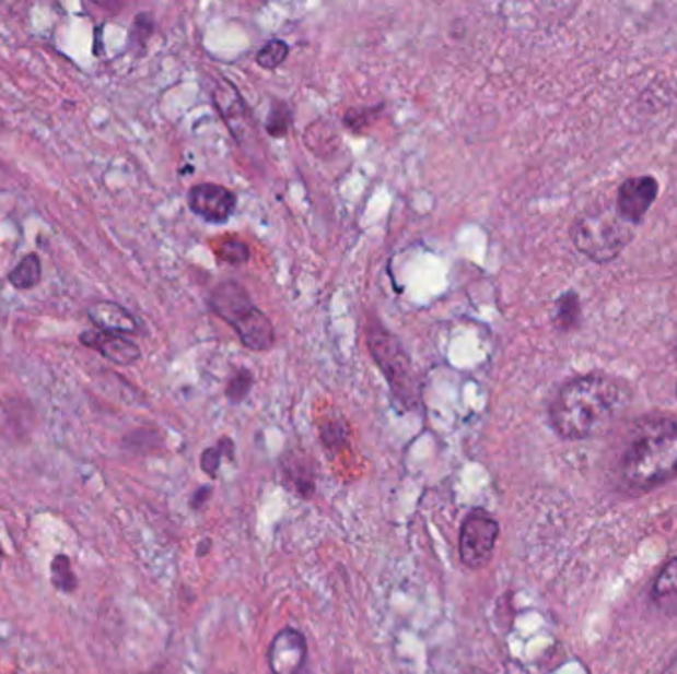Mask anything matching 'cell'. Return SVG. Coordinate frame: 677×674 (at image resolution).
Returning <instances> with one entry per match:
<instances>
[{"instance_id": "1", "label": "cell", "mask_w": 677, "mask_h": 674, "mask_svg": "<svg viewBox=\"0 0 677 674\" xmlns=\"http://www.w3.org/2000/svg\"><path fill=\"white\" fill-rule=\"evenodd\" d=\"M626 398L625 386L605 374L573 378L552 400V429L569 441L596 436L625 407Z\"/></svg>"}, {"instance_id": "2", "label": "cell", "mask_w": 677, "mask_h": 674, "mask_svg": "<svg viewBox=\"0 0 677 674\" xmlns=\"http://www.w3.org/2000/svg\"><path fill=\"white\" fill-rule=\"evenodd\" d=\"M618 477L626 493L644 495L677 477V422L672 417H642L626 437L618 461Z\"/></svg>"}, {"instance_id": "3", "label": "cell", "mask_w": 677, "mask_h": 674, "mask_svg": "<svg viewBox=\"0 0 677 674\" xmlns=\"http://www.w3.org/2000/svg\"><path fill=\"white\" fill-rule=\"evenodd\" d=\"M210 309L229 322L246 348L266 353L276 343V329L268 315L252 303L238 281H222L210 293Z\"/></svg>"}, {"instance_id": "4", "label": "cell", "mask_w": 677, "mask_h": 674, "mask_svg": "<svg viewBox=\"0 0 677 674\" xmlns=\"http://www.w3.org/2000/svg\"><path fill=\"white\" fill-rule=\"evenodd\" d=\"M366 344H369V353L373 356L376 366L381 368V373L385 374L386 382L396 402L402 410H417L422 402L420 380L400 341L381 322L369 317Z\"/></svg>"}, {"instance_id": "5", "label": "cell", "mask_w": 677, "mask_h": 674, "mask_svg": "<svg viewBox=\"0 0 677 674\" xmlns=\"http://www.w3.org/2000/svg\"><path fill=\"white\" fill-rule=\"evenodd\" d=\"M574 248L596 263H608L632 241L634 232L618 212L598 208L576 220L571 229Z\"/></svg>"}, {"instance_id": "6", "label": "cell", "mask_w": 677, "mask_h": 674, "mask_svg": "<svg viewBox=\"0 0 677 674\" xmlns=\"http://www.w3.org/2000/svg\"><path fill=\"white\" fill-rule=\"evenodd\" d=\"M500 539V524L486 510H474L459 530V560L471 570L486 566Z\"/></svg>"}, {"instance_id": "7", "label": "cell", "mask_w": 677, "mask_h": 674, "mask_svg": "<svg viewBox=\"0 0 677 674\" xmlns=\"http://www.w3.org/2000/svg\"><path fill=\"white\" fill-rule=\"evenodd\" d=\"M238 204V197L222 185L202 182L195 185L188 192V206L198 218L207 220L210 224H222L234 214Z\"/></svg>"}, {"instance_id": "8", "label": "cell", "mask_w": 677, "mask_h": 674, "mask_svg": "<svg viewBox=\"0 0 677 674\" xmlns=\"http://www.w3.org/2000/svg\"><path fill=\"white\" fill-rule=\"evenodd\" d=\"M660 185L654 177H632L625 180L618 188V206L616 212L628 224H640L647 210L656 202Z\"/></svg>"}, {"instance_id": "9", "label": "cell", "mask_w": 677, "mask_h": 674, "mask_svg": "<svg viewBox=\"0 0 677 674\" xmlns=\"http://www.w3.org/2000/svg\"><path fill=\"white\" fill-rule=\"evenodd\" d=\"M307 659V641L300 631L285 627L273 637L268 651L271 674H297Z\"/></svg>"}, {"instance_id": "10", "label": "cell", "mask_w": 677, "mask_h": 674, "mask_svg": "<svg viewBox=\"0 0 677 674\" xmlns=\"http://www.w3.org/2000/svg\"><path fill=\"white\" fill-rule=\"evenodd\" d=\"M212 99H214V105H217L219 114L222 115V119L229 125L232 135L236 137L238 141H244L248 131H250V123H248L246 105L242 102L238 90L226 80H219L214 85Z\"/></svg>"}, {"instance_id": "11", "label": "cell", "mask_w": 677, "mask_h": 674, "mask_svg": "<svg viewBox=\"0 0 677 674\" xmlns=\"http://www.w3.org/2000/svg\"><path fill=\"white\" fill-rule=\"evenodd\" d=\"M80 341L94 348L97 353L107 358L109 363L117 366H131L141 358V351L133 341H129L121 334H112V332H94L87 331L80 336Z\"/></svg>"}, {"instance_id": "12", "label": "cell", "mask_w": 677, "mask_h": 674, "mask_svg": "<svg viewBox=\"0 0 677 674\" xmlns=\"http://www.w3.org/2000/svg\"><path fill=\"white\" fill-rule=\"evenodd\" d=\"M87 317L102 332L112 334H133L137 332V321L131 312L126 311L121 305L112 301H97L87 307Z\"/></svg>"}, {"instance_id": "13", "label": "cell", "mask_w": 677, "mask_h": 674, "mask_svg": "<svg viewBox=\"0 0 677 674\" xmlns=\"http://www.w3.org/2000/svg\"><path fill=\"white\" fill-rule=\"evenodd\" d=\"M652 600L662 612L677 613V556L657 574L652 586Z\"/></svg>"}, {"instance_id": "14", "label": "cell", "mask_w": 677, "mask_h": 674, "mask_svg": "<svg viewBox=\"0 0 677 674\" xmlns=\"http://www.w3.org/2000/svg\"><path fill=\"white\" fill-rule=\"evenodd\" d=\"M43 280V263L36 253H28L24 260L9 273V281L16 289H32Z\"/></svg>"}, {"instance_id": "15", "label": "cell", "mask_w": 677, "mask_h": 674, "mask_svg": "<svg viewBox=\"0 0 677 674\" xmlns=\"http://www.w3.org/2000/svg\"><path fill=\"white\" fill-rule=\"evenodd\" d=\"M285 477L292 483L293 490H297L302 497H312L313 483L312 468H307L305 459H297L295 456H290V461L283 463Z\"/></svg>"}, {"instance_id": "16", "label": "cell", "mask_w": 677, "mask_h": 674, "mask_svg": "<svg viewBox=\"0 0 677 674\" xmlns=\"http://www.w3.org/2000/svg\"><path fill=\"white\" fill-rule=\"evenodd\" d=\"M290 56V46L283 40H270L256 54V63L264 70L280 68Z\"/></svg>"}, {"instance_id": "17", "label": "cell", "mask_w": 677, "mask_h": 674, "mask_svg": "<svg viewBox=\"0 0 677 674\" xmlns=\"http://www.w3.org/2000/svg\"><path fill=\"white\" fill-rule=\"evenodd\" d=\"M54 586L63 593H72L78 588V580L72 570V561L68 556H56L52 561Z\"/></svg>"}, {"instance_id": "18", "label": "cell", "mask_w": 677, "mask_h": 674, "mask_svg": "<svg viewBox=\"0 0 677 674\" xmlns=\"http://www.w3.org/2000/svg\"><path fill=\"white\" fill-rule=\"evenodd\" d=\"M292 127V109L283 102H276L266 119V131L271 137H285Z\"/></svg>"}, {"instance_id": "19", "label": "cell", "mask_w": 677, "mask_h": 674, "mask_svg": "<svg viewBox=\"0 0 677 674\" xmlns=\"http://www.w3.org/2000/svg\"><path fill=\"white\" fill-rule=\"evenodd\" d=\"M252 385H254V376L250 370L241 368L230 376L229 385H226V398L232 404H241L246 400V395L250 394Z\"/></svg>"}, {"instance_id": "20", "label": "cell", "mask_w": 677, "mask_h": 674, "mask_svg": "<svg viewBox=\"0 0 677 674\" xmlns=\"http://www.w3.org/2000/svg\"><path fill=\"white\" fill-rule=\"evenodd\" d=\"M581 317V305H579V297L574 293H567L563 295L559 303H557V312H555V322L561 327V329H571L574 327V322L579 321Z\"/></svg>"}, {"instance_id": "21", "label": "cell", "mask_w": 677, "mask_h": 674, "mask_svg": "<svg viewBox=\"0 0 677 674\" xmlns=\"http://www.w3.org/2000/svg\"><path fill=\"white\" fill-rule=\"evenodd\" d=\"M217 256H219V260L226 261V263L241 265L250 258V249L241 239L226 238L220 241Z\"/></svg>"}, {"instance_id": "22", "label": "cell", "mask_w": 677, "mask_h": 674, "mask_svg": "<svg viewBox=\"0 0 677 674\" xmlns=\"http://www.w3.org/2000/svg\"><path fill=\"white\" fill-rule=\"evenodd\" d=\"M232 441L230 439H222L219 446L209 447L202 457H200V465L202 471L209 475V477H217L219 475L220 463H222V456H226V451H232Z\"/></svg>"}, {"instance_id": "23", "label": "cell", "mask_w": 677, "mask_h": 674, "mask_svg": "<svg viewBox=\"0 0 677 674\" xmlns=\"http://www.w3.org/2000/svg\"><path fill=\"white\" fill-rule=\"evenodd\" d=\"M322 444L327 449H337V447L343 446L349 437V427L345 424L343 419H331V422H325L322 429Z\"/></svg>"}, {"instance_id": "24", "label": "cell", "mask_w": 677, "mask_h": 674, "mask_svg": "<svg viewBox=\"0 0 677 674\" xmlns=\"http://www.w3.org/2000/svg\"><path fill=\"white\" fill-rule=\"evenodd\" d=\"M378 109L381 107H366V109H349L347 114H345V125L351 129V131H357V133H361L365 127L373 123V119H375L376 115H378Z\"/></svg>"}, {"instance_id": "25", "label": "cell", "mask_w": 677, "mask_h": 674, "mask_svg": "<svg viewBox=\"0 0 677 674\" xmlns=\"http://www.w3.org/2000/svg\"><path fill=\"white\" fill-rule=\"evenodd\" d=\"M2 558H4V554H2V548H0V570H2Z\"/></svg>"}, {"instance_id": "26", "label": "cell", "mask_w": 677, "mask_h": 674, "mask_svg": "<svg viewBox=\"0 0 677 674\" xmlns=\"http://www.w3.org/2000/svg\"><path fill=\"white\" fill-rule=\"evenodd\" d=\"M676 395H677V386H676Z\"/></svg>"}]
</instances>
